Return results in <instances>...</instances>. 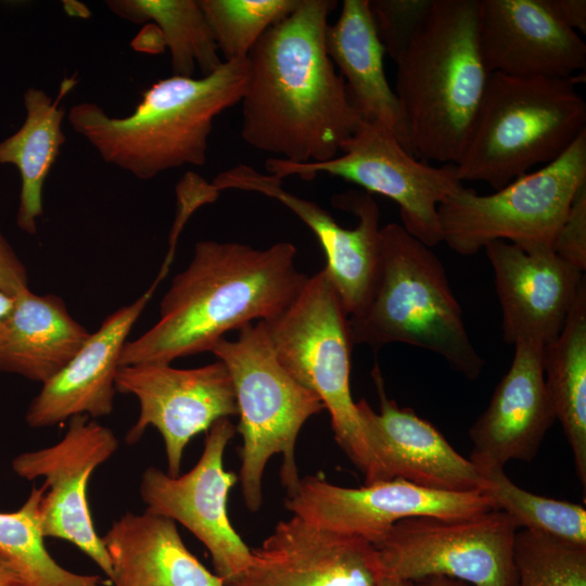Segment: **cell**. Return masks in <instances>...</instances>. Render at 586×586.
<instances>
[{
	"label": "cell",
	"instance_id": "19",
	"mask_svg": "<svg viewBox=\"0 0 586 586\" xmlns=\"http://www.w3.org/2000/svg\"><path fill=\"white\" fill-rule=\"evenodd\" d=\"M484 249L494 272L505 342L551 343L565 323L584 272L551 249L525 250L502 240Z\"/></svg>",
	"mask_w": 586,
	"mask_h": 586
},
{
	"label": "cell",
	"instance_id": "16",
	"mask_svg": "<svg viewBox=\"0 0 586 586\" xmlns=\"http://www.w3.org/2000/svg\"><path fill=\"white\" fill-rule=\"evenodd\" d=\"M113 431L86 415L69 419L68 429L56 444L22 453L12 460L13 471L28 481L44 479L40 506L43 537L74 544L106 574L112 562L97 534L87 500L92 472L116 451Z\"/></svg>",
	"mask_w": 586,
	"mask_h": 586
},
{
	"label": "cell",
	"instance_id": "11",
	"mask_svg": "<svg viewBox=\"0 0 586 586\" xmlns=\"http://www.w3.org/2000/svg\"><path fill=\"white\" fill-rule=\"evenodd\" d=\"M518 525L502 511L459 517H410L374 544L381 574L416 582L446 576L472 586H518Z\"/></svg>",
	"mask_w": 586,
	"mask_h": 586
},
{
	"label": "cell",
	"instance_id": "8",
	"mask_svg": "<svg viewBox=\"0 0 586 586\" xmlns=\"http://www.w3.org/2000/svg\"><path fill=\"white\" fill-rule=\"evenodd\" d=\"M265 322L279 362L319 396L330 413L336 443L362 472L366 484L380 482L351 394L348 317L323 269L308 277L281 315Z\"/></svg>",
	"mask_w": 586,
	"mask_h": 586
},
{
	"label": "cell",
	"instance_id": "34",
	"mask_svg": "<svg viewBox=\"0 0 586 586\" xmlns=\"http://www.w3.org/2000/svg\"><path fill=\"white\" fill-rule=\"evenodd\" d=\"M552 251L582 272L586 269V183L575 193Z\"/></svg>",
	"mask_w": 586,
	"mask_h": 586
},
{
	"label": "cell",
	"instance_id": "2",
	"mask_svg": "<svg viewBox=\"0 0 586 586\" xmlns=\"http://www.w3.org/2000/svg\"><path fill=\"white\" fill-rule=\"evenodd\" d=\"M290 242L256 249L202 240L189 265L171 280L157 321L127 341L119 367L171 364L211 352L225 334L255 321H270L295 300L309 276L296 267Z\"/></svg>",
	"mask_w": 586,
	"mask_h": 586
},
{
	"label": "cell",
	"instance_id": "26",
	"mask_svg": "<svg viewBox=\"0 0 586 586\" xmlns=\"http://www.w3.org/2000/svg\"><path fill=\"white\" fill-rule=\"evenodd\" d=\"M75 84L74 77L63 80L56 99L42 89L28 88L23 125L0 142V164H12L20 173L16 225L28 234L37 232V219L43 213V183L66 140L61 127L65 110L59 104Z\"/></svg>",
	"mask_w": 586,
	"mask_h": 586
},
{
	"label": "cell",
	"instance_id": "36",
	"mask_svg": "<svg viewBox=\"0 0 586 586\" xmlns=\"http://www.w3.org/2000/svg\"><path fill=\"white\" fill-rule=\"evenodd\" d=\"M542 2L560 23L577 33H586L585 0H542Z\"/></svg>",
	"mask_w": 586,
	"mask_h": 586
},
{
	"label": "cell",
	"instance_id": "4",
	"mask_svg": "<svg viewBox=\"0 0 586 586\" xmlns=\"http://www.w3.org/2000/svg\"><path fill=\"white\" fill-rule=\"evenodd\" d=\"M247 58L224 61L201 78L173 75L141 93L133 113L113 117L91 102L72 106L67 120L104 162L141 180L183 165L206 163L208 138L217 115L244 94Z\"/></svg>",
	"mask_w": 586,
	"mask_h": 586
},
{
	"label": "cell",
	"instance_id": "39",
	"mask_svg": "<svg viewBox=\"0 0 586 586\" xmlns=\"http://www.w3.org/2000/svg\"><path fill=\"white\" fill-rule=\"evenodd\" d=\"M15 296L0 290V324L8 317L14 305Z\"/></svg>",
	"mask_w": 586,
	"mask_h": 586
},
{
	"label": "cell",
	"instance_id": "40",
	"mask_svg": "<svg viewBox=\"0 0 586 586\" xmlns=\"http://www.w3.org/2000/svg\"><path fill=\"white\" fill-rule=\"evenodd\" d=\"M378 586H413V583L381 574Z\"/></svg>",
	"mask_w": 586,
	"mask_h": 586
},
{
	"label": "cell",
	"instance_id": "3",
	"mask_svg": "<svg viewBox=\"0 0 586 586\" xmlns=\"http://www.w3.org/2000/svg\"><path fill=\"white\" fill-rule=\"evenodd\" d=\"M481 0H432L421 25L393 60L394 92L411 153L457 164L491 75L480 41Z\"/></svg>",
	"mask_w": 586,
	"mask_h": 586
},
{
	"label": "cell",
	"instance_id": "32",
	"mask_svg": "<svg viewBox=\"0 0 586 586\" xmlns=\"http://www.w3.org/2000/svg\"><path fill=\"white\" fill-rule=\"evenodd\" d=\"M513 559L518 586H586V546L523 528Z\"/></svg>",
	"mask_w": 586,
	"mask_h": 586
},
{
	"label": "cell",
	"instance_id": "21",
	"mask_svg": "<svg viewBox=\"0 0 586 586\" xmlns=\"http://www.w3.org/2000/svg\"><path fill=\"white\" fill-rule=\"evenodd\" d=\"M480 41L489 73L573 78L586 66V43L542 0H481Z\"/></svg>",
	"mask_w": 586,
	"mask_h": 586
},
{
	"label": "cell",
	"instance_id": "29",
	"mask_svg": "<svg viewBox=\"0 0 586 586\" xmlns=\"http://www.w3.org/2000/svg\"><path fill=\"white\" fill-rule=\"evenodd\" d=\"M480 474L479 491L492 510L508 514L518 527L586 546V509L578 504L527 492L514 484L504 467L470 459Z\"/></svg>",
	"mask_w": 586,
	"mask_h": 586
},
{
	"label": "cell",
	"instance_id": "6",
	"mask_svg": "<svg viewBox=\"0 0 586 586\" xmlns=\"http://www.w3.org/2000/svg\"><path fill=\"white\" fill-rule=\"evenodd\" d=\"M586 131V103L576 77L491 73L457 174L501 189L558 158Z\"/></svg>",
	"mask_w": 586,
	"mask_h": 586
},
{
	"label": "cell",
	"instance_id": "9",
	"mask_svg": "<svg viewBox=\"0 0 586 586\" xmlns=\"http://www.w3.org/2000/svg\"><path fill=\"white\" fill-rule=\"evenodd\" d=\"M586 183V131L555 161L491 194L461 188L438 206L442 242L472 255L496 240L551 249L577 190Z\"/></svg>",
	"mask_w": 586,
	"mask_h": 586
},
{
	"label": "cell",
	"instance_id": "1",
	"mask_svg": "<svg viewBox=\"0 0 586 586\" xmlns=\"http://www.w3.org/2000/svg\"><path fill=\"white\" fill-rule=\"evenodd\" d=\"M335 0H300L247 55L241 138L292 163L330 161L364 118L329 58L324 36Z\"/></svg>",
	"mask_w": 586,
	"mask_h": 586
},
{
	"label": "cell",
	"instance_id": "20",
	"mask_svg": "<svg viewBox=\"0 0 586 586\" xmlns=\"http://www.w3.org/2000/svg\"><path fill=\"white\" fill-rule=\"evenodd\" d=\"M173 259L166 255L149 289L131 304L110 314L65 367L42 384L25 415L29 426H53L75 416L95 419L112 412L120 353Z\"/></svg>",
	"mask_w": 586,
	"mask_h": 586
},
{
	"label": "cell",
	"instance_id": "22",
	"mask_svg": "<svg viewBox=\"0 0 586 586\" xmlns=\"http://www.w3.org/2000/svg\"><path fill=\"white\" fill-rule=\"evenodd\" d=\"M513 346L508 371L469 430L472 460L500 467L510 460L531 461L556 420L545 383L544 345L518 341Z\"/></svg>",
	"mask_w": 586,
	"mask_h": 586
},
{
	"label": "cell",
	"instance_id": "31",
	"mask_svg": "<svg viewBox=\"0 0 586 586\" xmlns=\"http://www.w3.org/2000/svg\"><path fill=\"white\" fill-rule=\"evenodd\" d=\"M224 61L246 59L259 37L300 0H198Z\"/></svg>",
	"mask_w": 586,
	"mask_h": 586
},
{
	"label": "cell",
	"instance_id": "12",
	"mask_svg": "<svg viewBox=\"0 0 586 586\" xmlns=\"http://www.w3.org/2000/svg\"><path fill=\"white\" fill-rule=\"evenodd\" d=\"M212 186L216 191L235 189L256 192L279 201L317 237L326 256L323 271L348 318L367 306L380 268V209L370 193L351 190L333 196V205L353 213L358 224L343 228L318 203L283 188L282 180L240 164L219 173Z\"/></svg>",
	"mask_w": 586,
	"mask_h": 586
},
{
	"label": "cell",
	"instance_id": "38",
	"mask_svg": "<svg viewBox=\"0 0 586 586\" xmlns=\"http://www.w3.org/2000/svg\"><path fill=\"white\" fill-rule=\"evenodd\" d=\"M0 586H25L17 574L0 556Z\"/></svg>",
	"mask_w": 586,
	"mask_h": 586
},
{
	"label": "cell",
	"instance_id": "13",
	"mask_svg": "<svg viewBox=\"0 0 586 586\" xmlns=\"http://www.w3.org/2000/svg\"><path fill=\"white\" fill-rule=\"evenodd\" d=\"M115 390L137 397L139 417L125 440L136 444L149 426L162 435L167 474L178 476L186 446L219 419L238 416L233 384L226 366L215 362L189 369L170 364L122 366Z\"/></svg>",
	"mask_w": 586,
	"mask_h": 586
},
{
	"label": "cell",
	"instance_id": "37",
	"mask_svg": "<svg viewBox=\"0 0 586 586\" xmlns=\"http://www.w3.org/2000/svg\"><path fill=\"white\" fill-rule=\"evenodd\" d=\"M413 586H472L466 582L446 576H430L413 582Z\"/></svg>",
	"mask_w": 586,
	"mask_h": 586
},
{
	"label": "cell",
	"instance_id": "30",
	"mask_svg": "<svg viewBox=\"0 0 586 586\" xmlns=\"http://www.w3.org/2000/svg\"><path fill=\"white\" fill-rule=\"evenodd\" d=\"M44 485L33 487L15 512H0V556L25 586H105L99 575H82L61 566L48 552L40 526Z\"/></svg>",
	"mask_w": 586,
	"mask_h": 586
},
{
	"label": "cell",
	"instance_id": "10",
	"mask_svg": "<svg viewBox=\"0 0 586 586\" xmlns=\"http://www.w3.org/2000/svg\"><path fill=\"white\" fill-rule=\"evenodd\" d=\"M265 167L281 180L292 175L311 180L327 174L388 198L399 207L400 225L430 247L442 242L440 204L464 187L455 164L435 167L419 161L375 120H364L330 161L297 164L270 157Z\"/></svg>",
	"mask_w": 586,
	"mask_h": 586
},
{
	"label": "cell",
	"instance_id": "14",
	"mask_svg": "<svg viewBox=\"0 0 586 586\" xmlns=\"http://www.w3.org/2000/svg\"><path fill=\"white\" fill-rule=\"evenodd\" d=\"M235 429L229 418L206 432L203 453L186 474L170 476L149 467L141 476L140 496L146 510L179 522L208 550L216 574L225 583L250 564L252 550L235 532L227 501L238 476L224 467V454Z\"/></svg>",
	"mask_w": 586,
	"mask_h": 586
},
{
	"label": "cell",
	"instance_id": "23",
	"mask_svg": "<svg viewBox=\"0 0 586 586\" xmlns=\"http://www.w3.org/2000/svg\"><path fill=\"white\" fill-rule=\"evenodd\" d=\"M113 586H225L186 547L176 522L145 510L127 512L101 537Z\"/></svg>",
	"mask_w": 586,
	"mask_h": 586
},
{
	"label": "cell",
	"instance_id": "25",
	"mask_svg": "<svg viewBox=\"0 0 586 586\" xmlns=\"http://www.w3.org/2000/svg\"><path fill=\"white\" fill-rule=\"evenodd\" d=\"M90 333L55 294L15 295L0 324V371L43 384L74 357Z\"/></svg>",
	"mask_w": 586,
	"mask_h": 586
},
{
	"label": "cell",
	"instance_id": "35",
	"mask_svg": "<svg viewBox=\"0 0 586 586\" xmlns=\"http://www.w3.org/2000/svg\"><path fill=\"white\" fill-rule=\"evenodd\" d=\"M28 289L25 265L0 230V290L15 296Z\"/></svg>",
	"mask_w": 586,
	"mask_h": 586
},
{
	"label": "cell",
	"instance_id": "33",
	"mask_svg": "<svg viewBox=\"0 0 586 586\" xmlns=\"http://www.w3.org/2000/svg\"><path fill=\"white\" fill-rule=\"evenodd\" d=\"M385 52L394 60L410 41L432 0H369Z\"/></svg>",
	"mask_w": 586,
	"mask_h": 586
},
{
	"label": "cell",
	"instance_id": "15",
	"mask_svg": "<svg viewBox=\"0 0 586 586\" xmlns=\"http://www.w3.org/2000/svg\"><path fill=\"white\" fill-rule=\"evenodd\" d=\"M284 507L319 527L380 542L398 521L410 517L459 518L492 510L480 491L441 492L393 479L358 488L308 475L288 492Z\"/></svg>",
	"mask_w": 586,
	"mask_h": 586
},
{
	"label": "cell",
	"instance_id": "18",
	"mask_svg": "<svg viewBox=\"0 0 586 586\" xmlns=\"http://www.w3.org/2000/svg\"><path fill=\"white\" fill-rule=\"evenodd\" d=\"M372 378L380 411H374L365 398L356 407L380 480L400 479L441 492L479 491L475 464L457 453L433 424L387 397L378 365L372 369Z\"/></svg>",
	"mask_w": 586,
	"mask_h": 586
},
{
	"label": "cell",
	"instance_id": "28",
	"mask_svg": "<svg viewBox=\"0 0 586 586\" xmlns=\"http://www.w3.org/2000/svg\"><path fill=\"white\" fill-rule=\"evenodd\" d=\"M107 8L132 23L152 21L170 52L174 75L203 76L224 62L198 0H110Z\"/></svg>",
	"mask_w": 586,
	"mask_h": 586
},
{
	"label": "cell",
	"instance_id": "5",
	"mask_svg": "<svg viewBox=\"0 0 586 586\" xmlns=\"http://www.w3.org/2000/svg\"><path fill=\"white\" fill-rule=\"evenodd\" d=\"M352 343L378 351L403 343L440 355L475 380L484 359L473 346L445 268L430 246L400 224L380 230V268L365 309L348 318Z\"/></svg>",
	"mask_w": 586,
	"mask_h": 586
},
{
	"label": "cell",
	"instance_id": "24",
	"mask_svg": "<svg viewBox=\"0 0 586 586\" xmlns=\"http://www.w3.org/2000/svg\"><path fill=\"white\" fill-rule=\"evenodd\" d=\"M324 44L364 120L386 126L411 153L399 103L384 72L385 50L369 0H344L339 18L327 26Z\"/></svg>",
	"mask_w": 586,
	"mask_h": 586
},
{
	"label": "cell",
	"instance_id": "27",
	"mask_svg": "<svg viewBox=\"0 0 586 586\" xmlns=\"http://www.w3.org/2000/svg\"><path fill=\"white\" fill-rule=\"evenodd\" d=\"M546 388L586 487V280L558 336L544 346Z\"/></svg>",
	"mask_w": 586,
	"mask_h": 586
},
{
	"label": "cell",
	"instance_id": "7",
	"mask_svg": "<svg viewBox=\"0 0 586 586\" xmlns=\"http://www.w3.org/2000/svg\"><path fill=\"white\" fill-rule=\"evenodd\" d=\"M211 353L226 366L233 384L242 436L238 479L247 509L256 512L263 502L264 470L273 455L282 457L280 476L286 491L298 484L296 440L324 406L281 366L263 320L238 330L234 340L220 339Z\"/></svg>",
	"mask_w": 586,
	"mask_h": 586
},
{
	"label": "cell",
	"instance_id": "17",
	"mask_svg": "<svg viewBox=\"0 0 586 586\" xmlns=\"http://www.w3.org/2000/svg\"><path fill=\"white\" fill-rule=\"evenodd\" d=\"M374 545L293 514L280 521L250 564L225 586H378Z\"/></svg>",
	"mask_w": 586,
	"mask_h": 586
}]
</instances>
